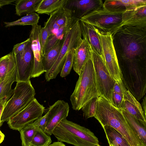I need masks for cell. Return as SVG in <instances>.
Masks as SVG:
<instances>
[{
  "instance_id": "6da1fadb",
  "label": "cell",
  "mask_w": 146,
  "mask_h": 146,
  "mask_svg": "<svg viewBox=\"0 0 146 146\" xmlns=\"http://www.w3.org/2000/svg\"><path fill=\"white\" fill-rule=\"evenodd\" d=\"M94 117L102 127L110 126L118 131L130 146H146L128 123L121 110L114 107L101 96L98 97L97 110Z\"/></svg>"
},
{
  "instance_id": "7a4b0ae2",
  "label": "cell",
  "mask_w": 146,
  "mask_h": 146,
  "mask_svg": "<svg viewBox=\"0 0 146 146\" xmlns=\"http://www.w3.org/2000/svg\"><path fill=\"white\" fill-rule=\"evenodd\" d=\"M100 96L91 58L84 66L70 96L72 108L75 111L79 110L91 99Z\"/></svg>"
},
{
  "instance_id": "3957f363",
  "label": "cell",
  "mask_w": 146,
  "mask_h": 146,
  "mask_svg": "<svg viewBox=\"0 0 146 146\" xmlns=\"http://www.w3.org/2000/svg\"><path fill=\"white\" fill-rule=\"evenodd\" d=\"M58 141L74 146H97L98 138L89 129L67 120H62L53 134Z\"/></svg>"
},
{
  "instance_id": "277c9868",
  "label": "cell",
  "mask_w": 146,
  "mask_h": 146,
  "mask_svg": "<svg viewBox=\"0 0 146 146\" xmlns=\"http://www.w3.org/2000/svg\"><path fill=\"white\" fill-rule=\"evenodd\" d=\"M114 34L117 36L123 55L125 58H135L145 50L146 28L123 26Z\"/></svg>"
},
{
  "instance_id": "5b68a950",
  "label": "cell",
  "mask_w": 146,
  "mask_h": 146,
  "mask_svg": "<svg viewBox=\"0 0 146 146\" xmlns=\"http://www.w3.org/2000/svg\"><path fill=\"white\" fill-rule=\"evenodd\" d=\"M35 90L30 80L17 82L11 97L7 102L1 118V123L24 108L35 98Z\"/></svg>"
},
{
  "instance_id": "8992f818",
  "label": "cell",
  "mask_w": 146,
  "mask_h": 146,
  "mask_svg": "<svg viewBox=\"0 0 146 146\" xmlns=\"http://www.w3.org/2000/svg\"><path fill=\"white\" fill-rule=\"evenodd\" d=\"M82 39L80 21L76 19L64 36L63 43L56 61L51 68L45 73L46 81L56 78L60 72L69 52L72 48H76Z\"/></svg>"
},
{
  "instance_id": "52a82bcc",
  "label": "cell",
  "mask_w": 146,
  "mask_h": 146,
  "mask_svg": "<svg viewBox=\"0 0 146 146\" xmlns=\"http://www.w3.org/2000/svg\"><path fill=\"white\" fill-rule=\"evenodd\" d=\"M123 11H113L103 6L85 15L79 20L92 25L100 31L111 33L121 23Z\"/></svg>"
},
{
  "instance_id": "ba28073f",
  "label": "cell",
  "mask_w": 146,
  "mask_h": 146,
  "mask_svg": "<svg viewBox=\"0 0 146 146\" xmlns=\"http://www.w3.org/2000/svg\"><path fill=\"white\" fill-rule=\"evenodd\" d=\"M91 51L97 84L100 96L111 103L116 81L110 74L102 57L93 50H91Z\"/></svg>"
},
{
  "instance_id": "9c48e42d",
  "label": "cell",
  "mask_w": 146,
  "mask_h": 146,
  "mask_svg": "<svg viewBox=\"0 0 146 146\" xmlns=\"http://www.w3.org/2000/svg\"><path fill=\"white\" fill-rule=\"evenodd\" d=\"M102 47L103 58L110 74L116 81H122V76L115 48L114 38L109 32L100 31L96 28Z\"/></svg>"
},
{
  "instance_id": "30bf717a",
  "label": "cell",
  "mask_w": 146,
  "mask_h": 146,
  "mask_svg": "<svg viewBox=\"0 0 146 146\" xmlns=\"http://www.w3.org/2000/svg\"><path fill=\"white\" fill-rule=\"evenodd\" d=\"M44 109L35 98L24 108L11 117L7 123L10 128L19 131L26 125L41 117Z\"/></svg>"
},
{
  "instance_id": "8fae6325",
  "label": "cell",
  "mask_w": 146,
  "mask_h": 146,
  "mask_svg": "<svg viewBox=\"0 0 146 146\" xmlns=\"http://www.w3.org/2000/svg\"><path fill=\"white\" fill-rule=\"evenodd\" d=\"M14 55L16 68L15 82H26L30 80L34 61L30 40L23 51Z\"/></svg>"
},
{
  "instance_id": "7c38bea8",
  "label": "cell",
  "mask_w": 146,
  "mask_h": 146,
  "mask_svg": "<svg viewBox=\"0 0 146 146\" xmlns=\"http://www.w3.org/2000/svg\"><path fill=\"white\" fill-rule=\"evenodd\" d=\"M69 106L68 103L58 100L46 109L44 112L47 114V120L44 130L48 135L52 134L56 127L63 119L68 116Z\"/></svg>"
},
{
  "instance_id": "4fadbf2b",
  "label": "cell",
  "mask_w": 146,
  "mask_h": 146,
  "mask_svg": "<svg viewBox=\"0 0 146 146\" xmlns=\"http://www.w3.org/2000/svg\"><path fill=\"white\" fill-rule=\"evenodd\" d=\"M41 26L38 24L32 26L30 32V39L34 55L33 68L31 78L38 77L45 72L43 63V56L39 40Z\"/></svg>"
},
{
  "instance_id": "5bb4252c",
  "label": "cell",
  "mask_w": 146,
  "mask_h": 146,
  "mask_svg": "<svg viewBox=\"0 0 146 146\" xmlns=\"http://www.w3.org/2000/svg\"><path fill=\"white\" fill-rule=\"evenodd\" d=\"M123 26L146 28V5L124 11L122 14L121 22L111 34L113 35Z\"/></svg>"
},
{
  "instance_id": "9a60e30c",
  "label": "cell",
  "mask_w": 146,
  "mask_h": 146,
  "mask_svg": "<svg viewBox=\"0 0 146 146\" xmlns=\"http://www.w3.org/2000/svg\"><path fill=\"white\" fill-rule=\"evenodd\" d=\"M101 0H68L65 7L71 11L72 17L79 20L85 15L103 6Z\"/></svg>"
},
{
  "instance_id": "2e32d148",
  "label": "cell",
  "mask_w": 146,
  "mask_h": 146,
  "mask_svg": "<svg viewBox=\"0 0 146 146\" xmlns=\"http://www.w3.org/2000/svg\"><path fill=\"white\" fill-rule=\"evenodd\" d=\"M74 19L71 11L64 7L51 13L44 23V27L48 29L49 36L56 33L59 29Z\"/></svg>"
},
{
  "instance_id": "e0dca14e",
  "label": "cell",
  "mask_w": 146,
  "mask_h": 146,
  "mask_svg": "<svg viewBox=\"0 0 146 146\" xmlns=\"http://www.w3.org/2000/svg\"><path fill=\"white\" fill-rule=\"evenodd\" d=\"M80 21V20H79ZM82 36L91 49L93 50L103 58L100 39L96 27L80 21Z\"/></svg>"
},
{
  "instance_id": "ac0fdd59",
  "label": "cell",
  "mask_w": 146,
  "mask_h": 146,
  "mask_svg": "<svg viewBox=\"0 0 146 146\" xmlns=\"http://www.w3.org/2000/svg\"><path fill=\"white\" fill-rule=\"evenodd\" d=\"M91 58V48L82 38L75 49L73 66L74 70L79 76L87 62Z\"/></svg>"
},
{
  "instance_id": "d6986e66",
  "label": "cell",
  "mask_w": 146,
  "mask_h": 146,
  "mask_svg": "<svg viewBox=\"0 0 146 146\" xmlns=\"http://www.w3.org/2000/svg\"><path fill=\"white\" fill-rule=\"evenodd\" d=\"M141 106L130 92L127 90L124 94L121 109L125 110L137 119L146 123V116Z\"/></svg>"
},
{
  "instance_id": "ffe728a7",
  "label": "cell",
  "mask_w": 146,
  "mask_h": 146,
  "mask_svg": "<svg viewBox=\"0 0 146 146\" xmlns=\"http://www.w3.org/2000/svg\"><path fill=\"white\" fill-rule=\"evenodd\" d=\"M146 5V0H109L103 3L106 9L113 11H123Z\"/></svg>"
},
{
  "instance_id": "44dd1931",
  "label": "cell",
  "mask_w": 146,
  "mask_h": 146,
  "mask_svg": "<svg viewBox=\"0 0 146 146\" xmlns=\"http://www.w3.org/2000/svg\"><path fill=\"white\" fill-rule=\"evenodd\" d=\"M121 110L128 123L142 143L146 146V123L137 119L125 110Z\"/></svg>"
},
{
  "instance_id": "7402d4cb",
  "label": "cell",
  "mask_w": 146,
  "mask_h": 146,
  "mask_svg": "<svg viewBox=\"0 0 146 146\" xmlns=\"http://www.w3.org/2000/svg\"><path fill=\"white\" fill-rule=\"evenodd\" d=\"M68 0H41L35 12L40 14L48 15L53 12L65 7Z\"/></svg>"
},
{
  "instance_id": "603a6c76",
  "label": "cell",
  "mask_w": 146,
  "mask_h": 146,
  "mask_svg": "<svg viewBox=\"0 0 146 146\" xmlns=\"http://www.w3.org/2000/svg\"><path fill=\"white\" fill-rule=\"evenodd\" d=\"M16 69L15 56L12 52L0 58V83Z\"/></svg>"
},
{
  "instance_id": "cb8c5ba5",
  "label": "cell",
  "mask_w": 146,
  "mask_h": 146,
  "mask_svg": "<svg viewBox=\"0 0 146 146\" xmlns=\"http://www.w3.org/2000/svg\"><path fill=\"white\" fill-rule=\"evenodd\" d=\"M63 40L64 38L62 39L59 40L53 47L43 55V63L45 72L51 68L57 59Z\"/></svg>"
},
{
  "instance_id": "d4e9b609",
  "label": "cell",
  "mask_w": 146,
  "mask_h": 146,
  "mask_svg": "<svg viewBox=\"0 0 146 146\" xmlns=\"http://www.w3.org/2000/svg\"><path fill=\"white\" fill-rule=\"evenodd\" d=\"M109 144L114 146H130L123 136L111 126L102 127Z\"/></svg>"
},
{
  "instance_id": "484cf974",
  "label": "cell",
  "mask_w": 146,
  "mask_h": 146,
  "mask_svg": "<svg viewBox=\"0 0 146 146\" xmlns=\"http://www.w3.org/2000/svg\"><path fill=\"white\" fill-rule=\"evenodd\" d=\"M41 0H17L16 1V14L18 16L31 14L35 12Z\"/></svg>"
},
{
  "instance_id": "4316f807",
  "label": "cell",
  "mask_w": 146,
  "mask_h": 146,
  "mask_svg": "<svg viewBox=\"0 0 146 146\" xmlns=\"http://www.w3.org/2000/svg\"><path fill=\"white\" fill-rule=\"evenodd\" d=\"M76 20L74 19L67 24L59 29L56 33L48 36L44 48L43 55L53 47L59 40L63 38L67 31Z\"/></svg>"
},
{
  "instance_id": "83f0119b",
  "label": "cell",
  "mask_w": 146,
  "mask_h": 146,
  "mask_svg": "<svg viewBox=\"0 0 146 146\" xmlns=\"http://www.w3.org/2000/svg\"><path fill=\"white\" fill-rule=\"evenodd\" d=\"M16 73V68L0 83V100L6 98L9 100L13 95L14 89H12L11 86L13 83L15 82Z\"/></svg>"
},
{
  "instance_id": "f1b7e54d",
  "label": "cell",
  "mask_w": 146,
  "mask_h": 146,
  "mask_svg": "<svg viewBox=\"0 0 146 146\" xmlns=\"http://www.w3.org/2000/svg\"><path fill=\"white\" fill-rule=\"evenodd\" d=\"M40 17L35 12L26 15L18 19L11 22H5V27H8L17 25H31L38 24Z\"/></svg>"
},
{
  "instance_id": "f546056e",
  "label": "cell",
  "mask_w": 146,
  "mask_h": 146,
  "mask_svg": "<svg viewBox=\"0 0 146 146\" xmlns=\"http://www.w3.org/2000/svg\"><path fill=\"white\" fill-rule=\"evenodd\" d=\"M36 127L33 122L26 125L20 130L22 146L30 145Z\"/></svg>"
},
{
  "instance_id": "4dcf8cb0",
  "label": "cell",
  "mask_w": 146,
  "mask_h": 146,
  "mask_svg": "<svg viewBox=\"0 0 146 146\" xmlns=\"http://www.w3.org/2000/svg\"><path fill=\"white\" fill-rule=\"evenodd\" d=\"M51 142L50 136L41 128L37 127L30 145L33 146H49Z\"/></svg>"
},
{
  "instance_id": "1f68e13d",
  "label": "cell",
  "mask_w": 146,
  "mask_h": 146,
  "mask_svg": "<svg viewBox=\"0 0 146 146\" xmlns=\"http://www.w3.org/2000/svg\"><path fill=\"white\" fill-rule=\"evenodd\" d=\"M98 97L91 99L82 108L84 117L86 119L94 117L95 115L97 110Z\"/></svg>"
},
{
  "instance_id": "d6a6232c",
  "label": "cell",
  "mask_w": 146,
  "mask_h": 146,
  "mask_svg": "<svg viewBox=\"0 0 146 146\" xmlns=\"http://www.w3.org/2000/svg\"><path fill=\"white\" fill-rule=\"evenodd\" d=\"M76 48L71 49L68 54L65 62L60 72V76L66 77L70 73L73 66L74 55Z\"/></svg>"
},
{
  "instance_id": "836d02e7",
  "label": "cell",
  "mask_w": 146,
  "mask_h": 146,
  "mask_svg": "<svg viewBox=\"0 0 146 146\" xmlns=\"http://www.w3.org/2000/svg\"><path fill=\"white\" fill-rule=\"evenodd\" d=\"M124 96L113 91L111 104L114 107L121 109L123 102Z\"/></svg>"
},
{
  "instance_id": "e575fe53",
  "label": "cell",
  "mask_w": 146,
  "mask_h": 146,
  "mask_svg": "<svg viewBox=\"0 0 146 146\" xmlns=\"http://www.w3.org/2000/svg\"><path fill=\"white\" fill-rule=\"evenodd\" d=\"M49 36L48 29L45 27H41L39 35V40L43 55L44 49Z\"/></svg>"
},
{
  "instance_id": "d590c367",
  "label": "cell",
  "mask_w": 146,
  "mask_h": 146,
  "mask_svg": "<svg viewBox=\"0 0 146 146\" xmlns=\"http://www.w3.org/2000/svg\"><path fill=\"white\" fill-rule=\"evenodd\" d=\"M30 41V39L29 38L25 41L14 45L12 52L14 54H15L23 51Z\"/></svg>"
},
{
  "instance_id": "8d00e7d4",
  "label": "cell",
  "mask_w": 146,
  "mask_h": 146,
  "mask_svg": "<svg viewBox=\"0 0 146 146\" xmlns=\"http://www.w3.org/2000/svg\"><path fill=\"white\" fill-rule=\"evenodd\" d=\"M47 120V114L46 113H45L44 115L38 118L33 123L36 127H40L44 131Z\"/></svg>"
},
{
  "instance_id": "74e56055",
  "label": "cell",
  "mask_w": 146,
  "mask_h": 146,
  "mask_svg": "<svg viewBox=\"0 0 146 146\" xmlns=\"http://www.w3.org/2000/svg\"><path fill=\"white\" fill-rule=\"evenodd\" d=\"M126 90L122 81L120 82L116 81L113 87V91L124 96Z\"/></svg>"
},
{
  "instance_id": "f35d334b",
  "label": "cell",
  "mask_w": 146,
  "mask_h": 146,
  "mask_svg": "<svg viewBox=\"0 0 146 146\" xmlns=\"http://www.w3.org/2000/svg\"><path fill=\"white\" fill-rule=\"evenodd\" d=\"M8 100L6 98H3L0 100V127L2 125L1 123V118L2 114L5 104Z\"/></svg>"
},
{
  "instance_id": "ab89813d",
  "label": "cell",
  "mask_w": 146,
  "mask_h": 146,
  "mask_svg": "<svg viewBox=\"0 0 146 146\" xmlns=\"http://www.w3.org/2000/svg\"><path fill=\"white\" fill-rule=\"evenodd\" d=\"M16 1L15 0H0V8L4 5L11 4Z\"/></svg>"
},
{
  "instance_id": "60d3db41",
  "label": "cell",
  "mask_w": 146,
  "mask_h": 146,
  "mask_svg": "<svg viewBox=\"0 0 146 146\" xmlns=\"http://www.w3.org/2000/svg\"><path fill=\"white\" fill-rule=\"evenodd\" d=\"M142 107L145 116H146V97H145L143 100L142 102Z\"/></svg>"
},
{
  "instance_id": "b9f144b4",
  "label": "cell",
  "mask_w": 146,
  "mask_h": 146,
  "mask_svg": "<svg viewBox=\"0 0 146 146\" xmlns=\"http://www.w3.org/2000/svg\"><path fill=\"white\" fill-rule=\"evenodd\" d=\"M5 135L0 130V144L2 143L4 140Z\"/></svg>"
},
{
  "instance_id": "7bdbcfd3",
  "label": "cell",
  "mask_w": 146,
  "mask_h": 146,
  "mask_svg": "<svg viewBox=\"0 0 146 146\" xmlns=\"http://www.w3.org/2000/svg\"><path fill=\"white\" fill-rule=\"evenodd\" d=\"M54 146H66V145L62 142L57 141L56 142Z\"/></svg>"
},
{
  "instance_id": "ee69618b",
  "label": "cell",
  "mask_w": 146,
  "mask_h": 146,
  "mask_svg": "<svg viewBox=\"0 0 146 146\" xmlns=\"http://www.w3.org/2000/svg\"><path fill=\"white\" fill-rule=\"evenodd\" d=\"M56 143V142H54L53 143L51 144L49 146H54ZM29 146H33L31 145H29Z\"/></svg>"
},
{
  "instance_id": "f6af8a7d",
  "label": "cell",
  "mask_w": 146,
  "mask_h": 146,
  "mask_svg": "<svg viewBox=\"0 0 146 146\" xmlns=\"http://www.w3.org/2000/svg\"><path fill=\"white\" fill-rule=\"evenodd\" d=\"M109 146H114L113 145H112L111 144H109Z\"/></svg>"
},
{
  "instance_id": "bcb514c9",
  "label": "cell",
  "mask_w": 146,
  "mask_h": 146,
  "mask_svg": "<svg viewBox=\"0 0 146 146\" xmlns=\"http://www.w3.org/2000/svg\"><path fill=\"white\" fill-rule=\"evenodd\" d=\"M97 146H101L100 145H97Z\"/></svg>"
}]
</instances>
